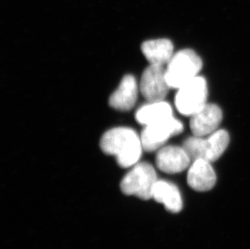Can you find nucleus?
I'll return each mask as SVG.
<instances>
[{
    "label": "nucleus",
    "instance_id": "nucleus-1",
    "mask_svg": "<svg viewBox=\"0 0 250 249\" xmlns=\"http://www.w3.org/2000/svg\"><path fill=\"white\" fill-rule=\"evenodd\" d=\"M102 151L113 155L123 168L138 164L144 150L141 137L129 127H116L105 132L100 141Z\"/></svg>",
    "mask_w": 250,
    "mask_h": 249
},
{
    "label": "nucleus",
    "instance_id": "nucleus-2",
    "mask_svg": "<svg viewBox=\"0 0 250 249\" xmlns=\"http://www.w3.org/2000/svg\"><path fill=\"white\" fill-rule=\"evenodd\" d=\"M203 62L194 50H180L173 54L166 67V79L170 88H180L198 76Z\"/></svg>",
    "mask_w": 250,
    "mask_h": 249
},
{
    "label": "nucleus",
    "instance_id": "nucleus-3",
    "mask_svg": "<svg viewBox=\"0 0 250 249\" xmlns=\"http://www.w3.org/2000/svg\"><path fill=\"white\" fill-rule=\"evenodd\" d=\"M158 181L156 170L146 162H139L131 167L121 181V190L128 196L143 200L152 198L154 188Z\"/></svg>",
    "mask_w": 250,
    "mask_h": 249
},
{
    "label": "nucleus",
    "instance_id": "nucleus-4",
    "mask_svg": "<svg viewBox=\"0 0 250 249\" xmlns=\"http://www.w3.org/2000/svg\"><path fill=\"white\" fill-rule=\"evenodd\" d=\"M177 90L175 105L182 115L191 117L206 105L208 85L205 79L202 76H196Z\"/></svg>",
    "mask_w": 250,
    "mask_h": 249
},
{
    "label": "nucleus",
    "instance_id": "nucleus-5",
    "mask_svg": "<svg viewBox=\"0 0 250 249\" xmlns=\"http://www.w3.org/2000/svg\"><path fill=\"white\" fill-rule=\"evenodd\" d=\"M182 131L183 124L173 116L145 125L140 136L144 150L150 152L158 150L171 137Z\"/></svg>",
    "mask_w": 250,
    "mask_h": 249
},
{
    "label": "nucleus",
    "instance_id": "nucleus-6",
    "mask_svg": "<svg viewBox=\"0 0 250 249\" xmlns=\"http://www.w3.org/2000/svg\"><path fill=\"white\" fill-rule=\"evenodd\" d=\"M170 87L164 66L149 65L142 75L139 91L147 102L164 101Z\"/></svg>",
    "mask_w": 250,
    "mask_h": 249
},
{
    "label": "nucleus",
    "instance_id": "nucleus-7",
    "mask_svg": "<svg viewBox=\"0 0 250 249\" xmlns=\"http://www.w3.org/2000/svg\"><path fill=\"white\" fill-rule=\"evenodd\" d=\"M222 119V110L219 106L214 104H206L200 110L190 117L189 126L193 135L209 136L217 130Z\"/></svg>",
    "mask_w": 250,
    "mask_h": 249
},
{
    "label": "nucleus",
    "instance_id": "nucleus-8",
    "mask_svg": "<svg viewBox=\"0 0 250 249\" xmlns=\"http://www.w3.org/2000/svg\"><path fill=\"white\" fill-rule=\"evenodd\" d=\"M191 163L190 158L183 147L164 146L157 150L156 166L166 173H180L189 168Z\"/></svg>",
    "mask_w": 250,
    "mask_h": 249
},
{
    "label": "nucleus",
    "instance_id": "nucleus-9",
    "mask_svg": "<svg viewBox=\"0 0 250 249\" xmlns=\"http://www.w3.org/2000/svg\"><path fill=\"white\" fill-rule=\"evenodd\" d=\"M187 183L198 192H207L216 183V174L211 164L204 159H198L191 163L188 168Z\"/></svg>",
    "mask_w": 250,
    "mask_h": 249
},
{
    "label": "nucleus",
    "instance_id": "nucleus-10",
    "mask_svg": "<svg viewBox=\"0 0 250 249\" xmlns=\"http://www.w3.org/2000/svg\"><path fill=\"white\" fill-rule=\"evenodd\" d=\"M139 92V84L136 79L131 75H125L109 97V105L116 110H130L135 105Z\"/></svg>",
    "mask_w": 250,
    "mask_h": 249
},
{
    "label": "nucleus",
    "instance_id": "nucleus-11",
    "mask_svg": "<svg viewBox=\"0 0 250 249\" xmlns=\"http://www.w3.org/2000/svg\"><path fill=\"white\" fill-rule=\"evenodd\" d=\"M152 198L163 204L171 213H179L183 207L182 194L179 188L169 181L158 180L154 188Z\"/></svg>",
    "mask_w": 250,
    "mask_h": 249
},
{
    "label": "nucleus",
    "instance_id": "nucleus-12",
    "mask_svg": "<svg viewBox=\"0 0 250 249\" xmlns=\"http://www.w3.org/2000/svg\"><path fill=\"white\" fill-rule=\"evenodd\" d=\"M142 52L149 64L165 66L173 56V45L168 39L146 41L143 43Z\"/></svg>",
    "mask_w": 250,
    "mask_h": 249
},
{
    "label": "nucleus",
    "instance_id": "nucleus-13",
    "mask_svg": "<svg viewBox=\"0 0 250 249\" xmlns=\"http://www.w3.org/2000/svg\"><path fill=\"white\" fill-rule=\"evenodd\" d=\"M172 107L165 101L147 102L138 109L135 119L141 124L147 125L172 117Z\"/></svg>",
    "mask_w": 250,
    "mask_h": 249
},
{
    "label": "nucleus",
    "instance_id": "nucleus-14",
    "mask_svg": "<svg viewBox=\"0 0 250 249\" xmlns=\"http://www.w3.org/2000/svg\"><path fill=\"white\" fill-rule=\"evenodd\" d=\"M230 142V137L226 130L217 129L210 134L208 139H204L203 144V155L202 159L209 162H215L219 160Z\"/></svg>",
    "mask_w": 250,
    "mask_h": 249
}]
</instances>
